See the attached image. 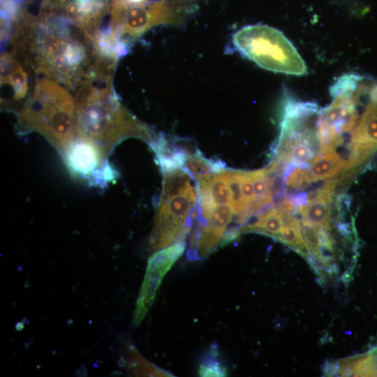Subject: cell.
I'll list each match as a JSON object with an SVG mask.
<instances>
[{"label": "cell", "mask_w": 377, "mask_h": 377, "mask_svg": "<svg viewBox=\"0 0 377 377\" xmlns=\"http://www.w3.org/2000/svg\"><path fill=\"white\" fill-rule=\"evenodd\" d=\"M317 140L321 154L332 152L343 142L341 134L330 124L323 115L322 110L317 124Z\"/></svg>", "instance_id": "cell-9"}, {"label": "cell", "mask_w": 377, "mask_h": 377, "mask_svg": "<svg viewBox=\"0 0 377 377\" xmlns=\"http://www.w3.org/2000/svg\"><path fill=\"white\" fill-rule=\"evenodd\" d=\"M38 48L42 68L68 83L73 82V77H77L86 62L84 47L71 37L45 35Z\"/></svg>", "instance_id": "cell-4"}, {"label": "cell", "mask_w": 377, "mask_h": 377, "mask_svg": "<svg viewBox=\"0 0 377 377\" xmlns=\"http://www.w3.org/2000/svg\"><path fill=\"white\" fill-rule=\"evenodd\" d=\"M68 159L71 165L79 172H89L96 164L93 148L86 143L75 144L70 150Z\"/></svg>", "instance_id": "cell-10"}, {"label": "cell", "mask_w": 377, "mask_h": 377, "mask_svg": "<svg viewBox=\"0 0 377 377\" xmlns=\"http://www.w3.org/2000/svg\"><path fill=\"white\" fill-rule=\"evenodd\" d=\"M314 142L304 141L295 145L290 151L288 161L302 165H308V162L312 158Z\"/></svg>", "instance_id": "cell-13"}, {"label": "cell", "mask_w": 377, "mask_h": 377, "mask_svg": "<svg viewBox=\"0 0 377 377\" xmlns=\"http://www.w3.org/2000/svg\"><path fill=\"white\" fill-rule=\"evenodd\" d=\"M375 350H376V354H377V348H376Z\"/></svg>", "instance_id": "cell-17"}, {"label": "cell", "mask_w": 377, "mask_h": 377, "mask_svg": "<svg viewBox=\"0 0 377 377\" xmlns=\"http://www.w3.org/2000/svg\"><path fill=\"white\" fill-rule=\"evenodd\" d=\"M346 88L358 112L356 124L350 132L348 167L352 168L362 164L377 151V80L351 73Z\"/></svg>", "instance_id": "cell-3"}, {"label": "cell", "mask_w": 377, "mask_h": 377, "mask_svg": "<svg viewBox=\"0 0 377 377\" xmlns=\"http://www.w3.org/2000/svg\"><path fill=\"white\" fill-rule=\"evenodd\" d=\"M290 199L297 207L307 204V194L305 193L294 195Z\"/></svg>", "instance_id": "cell-15"}, {"label": "cell", "mask_w": 377, "mask_h": 377, "mask_svg": "<svg viewBox=\"0 0 377 377\" xmlns=\"http://www.w3.org/2000/svg\"><path fill=\"white\" fill-rule=\"evenodd\" d=\"M235 47L261 68L302 76L307 67L292 43L279 30L263 24L246 26L232 36Z\"/></svg>", "instance_id": "cell-2"}, {"label": "cell", "mask_w": 377, "mask_h": 377, "mask_svg": "<svg viewBox=\"0 0 377 377\" xmlns=\"http://www.w3.org/2000/svg\"><path fill=\"white\" fill-rule=\"evenodd\" d=\"M347 162L333 151L318 155L309 168L312 182L334 177L345 168Z\"/></svg>", "instance_id": "cell-7"}, {"label": "cell", "mask_w": 377, "mask_h": 377, "mask_svg": "<svg viewBox=\"0 0 377 377\" xmlns=\"http://www.w3.org/2000/svg\"><path fill=\"white\" fill-rule=\"evenodd\" d=\"M164 180L161 205L156 217L151 246L166 248L186 237L191 228V213L198 200L192 177L183 168L163 169Z\"/></svg>", "instance_id": "cell-1"}, {"label": "cell", "mask_w": 377, "mask_h": 377, "mask_svg": "<svg viewBox=\"0 0 377 377\" xmlns=\"http://www.w3.org/2000/svg\"><path fill=\"white\" fill-rule=\"evenodd\" d=\"M128 1L133 3H138V2H141L142 0H128Z\"/></svg>", "instance_id": "cell-16"}, {"label": "cell", "mask_w": 377, "mask_h": 377, "mask_svg": "<svg viewBox=\"0 0 377 377\" xmlns=\"http://www.w3.org/2000/svg\"><path fill=\"white\" fill-rule=\"evenodd\" d=\"M221 161L206 158L198 149L188 153L184 161L183 168L194 179L198 176L209 172H218L224 168Z\"/></svg>", "instance_id": "cell-8"}, {"label": "cell", "mask_w": 377, "mask_h": 377, "mask_svg": "<svg viewBox=\"0 0 377 377\" xmlns=\"http://www.w3.org/2000/svg\"><path fill=\"white\" fill-rule=\"evenodd\" d=\"M185 239L186 237L180 238L173 244L161 249L149 258L134 312V325L140 324L145 317L153 304L163 277L182 255L186 247Z\"/></svg>", "instance_id": "cell-5"}, {"label": "cell", "mask_w": 377, "mask_h": 377, "mask_svg": "<svg viewBox=\"0 0 377 377\" xmlns=\"http://www.w3.org/2000/svg\"><path fill=\"white\" fill-rule=\"evenodd\" d=\"M337 373L340 376H377V354L373 351L338 360Z\"/></svg>", "instance_id": "cell-6"}, {"label": "cell", "mask_w": 377, "mask_h": 377, "mask_svg": "<svg viewBox=\"0 0 377 377\" xmlns=\"http://www.w3.org/2000/svg\"><path fill=\"white\" fill-rule=\"evenodd\" d=\"M75 13L84 22L92 19L101 9L103 0H75Z\"/></svg>", "instance_id": "cell-14"}, {"label": "cell", "mask_w": 377, "mask_h": 377, "mask_svg": "<svg viewBox=\"0 0 377 377\" xmlns=\"http://www.w3.org/2000/svg\"><path fill=\"white\" fill-rule=\"evenodd\" d=\"M198 374L200 376H226L227 369L221 362L216 346H212L208 353L202 358Z\"/></svg>", "instance_id": "cell-12"}, {"label": "cell", "mask_w": 377, "mask_h": 377, "mask_svg": "<svg viewBox=\"0 0 377 377\" xmlns=\"http://www.w3.org/2000/svg\"><path fill=\"white\" fill-rule=\"evenodd\" d=\"M306 167L295 163L287 164L283 170V179L286 185L296 190H302L309 186L312 181Z\"/></svg>", "instance_id": "cell-11"}]
</instances>
